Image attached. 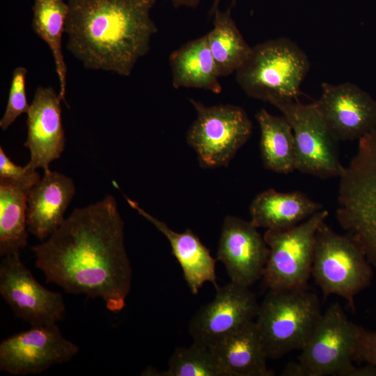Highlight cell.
<instances>
[{
	"mask_svg": "<svg viewBox=\"0 0 376 376\" xmlns=\"http://www.w3.org/2000/svg\"><path fill=\"white\" fill-rule=\"evenodd\" d=\"M62 99L51 86H38L27 112V138L24 146L30 151L26 165L44 171L49 164L61 157L65 138L61 120Z\"/></svg>",
	"mask_w": 376,
	"mask_h": 376,
	"instance_id": "cell-16",
	"label": "cell"
},
{
	"mask_svg": "<svg viewBox=\"0 0 376 376\" xmlns=\"http://www.w3.org/2000/svg\"><path fill=\"white\" fill-rule=\"evenodd\" d=\"M196 118L187 133V142L204 169L227 166L249 139L252 122L245 110L230 104L207 107L189 100Z\"/></svg>",
	"mask_w": 376,
	"mask_h": 376,
	"instance_id": "cell-7",
	"label": "cell"
},
{
	"mask_svg": "<svg viewBox=\"0 0 376 376\" xmlns=\"http://www.w3.org/2000/svg\"><path fill=\"white\" fill-rule=\"evenodd\" d=\"M75 194L72 180L50 169L31 189L27 201L29 233L47 240L63 223L64 213Z\"/></svg>",
	"mask_w": 376,
	"mask_h": 376,
	"instance_id": "cell-17",
	"label": "cell"
},
{
	"mask_svg": "<svg viewBox=\"0 0 376 376\" xmlns=\"http://www.w3.org/2000/svg\"><path fill=\"white\" fill-rule=\"evenodd\" d=\"M27 70L22 66L14 69L12 75L8 102L0 120V127L6 131L22 113H27L30 104L26 91Z\"/></svg>",
	"mask_w": 376,
	"mask_h": 376,
	"instance_id": "cell-27",
	"label": "cell"
},
{
	"mask_svg": "<svg viewBox=\"0 0 376 376\" xmlns=\"http://www.w3.org/2000/svg\"><path fill=\"white\" fill-rule=\"evenodd\" d=\"M0 293L15 314L31 326L55 324L63 318L62 295L39 283L23 264L19 252L1 260Z\"/></svg>",
	"mask_w": 376,
	"mask_h": 376,
	"instance_id": "cell-12",
	"label": "cell"
},
{
	"mask_svg": "<svg viewBox=\"0 0 376 376\" xmlns=\"http://www.w3.org/2000/svg\"><path fill=\"white\" fill-rule=\"evenodd\" d=\"M0 178L11 180L33 187L40 180V174L26 166H20L12 162L0 146Z\"/></svg>",
	"mask_w": 376,
	"mask_h": 376,
	"instance_id": "cell-28",
	"label": "cell"
},
{
	"mask_svg": "<svg viewBox=\"0 0 376 376\" xmlns=\"http://www.w3.org/2000/svg\"><path fill=\"white\" fill-rule=\"evenodd\" d=\"M33 187L0 178V256L19 252L27 244L28 196Z\"/></svg>",
	"mask_w": 376,
	"mask_h": 376,
	"instance_id": "cell-22",
	"label": "cell"
},
{
	"mask_svg": "<svg viewBox=\"0 0 376 376\" xmlns=\"http://www.w3.org/2000/svg\"><path fill=\"white\" fill-rule=\"evenodd\" d=\"M130 206L150 221L168 240L172 253L180 264L184 279L194 295H197L204 283L210 282L215 288L217 283L216 261L208 249L190 230L177 233L164 222L154 217L140 207L136 201L125 196Z\"/></svg>",
	"mask_w": 376,
	"mask_h": 376,
	"instance_id": "cell-18",
	"label": "cell"
},
{
	"mask_svg": "<svg viewBox=\"0 0 376 376\" xmlns=\"http://www.w3.org/2000/svg\"><path fill=\"white\" fill-rule=\"evenodd\" d=\"M31 27L49 47L59 82V96L65 100L67 66L62 51V37L69 11L64 0H33Z\"/></svg>",
	"mask_w": 376,
	"mask_h": 376,
	"instance_id": "cell-23",
	"label": "cell"
},
{
	"mask_svg": "<svg viewBox=\"0 0 376 376\" xmlns=\"http://www.w3.org/2000/svg\"><path fill=\"white\" fill-rule=\"evenodd\" d=\"M309 68L306 53L294 41L281 37L251 47L235 72V79L248 96L274 105L281 100H298Z\"/></svg>",
	"mask_w": 376,
	"mask_h": 376,
	"instance_id": "cell-4",
	"label": "cell"
},
{
	"mask_svg": "<svg viewBox=\"0 0 376 376\" xmlns=\"http://www.w3.org/2000/svg\"><path fill=\"white\" fill-rule=\"evenodd\" d=\"M169 64L174 88H201L215 94L222 91L207 34L173 51L169 56Z\"/></svg>",
	"mask_w": 376,
	"mask_h": 376,
	"instance_id": "cell-21",
	"label": "cell"
},
{
	"mask_svg": "<svg viewBox=\"0 0 376 376\" xmlns=\"http://www.w3.org/2000/svg\"><path fill=\"white\" fill-rule=\"evenodd\" d=\"M283 376H305L303 368L299 362H290L281 372Z\"/></svg>",
	"mask_w": 376,
	"mask_h": 376,
	"instance_id": "cell-30",
	"label": "cell"
},
{
	"mask_svg": "<svg viewBox=\"0 0 376 376\" xmlns=\"http://www.w3.org/2000/svg\"><path fill=\"white\" fill-rule=\"evenodd\" d=\"M328 215V211L322 209L292 228L266 230L263 237L269 253L262 279L267 288H307L316 231Z\"/></svg>",
	"mask_w": 376,
	"mask_h": 376,
	"instance_id": "cell-8",
	"label": "cell"
},
{
	"mask_svg": "<svg viewBox=\"0 0 376 376\" xmlns=\"http://www.w3.org/2000/svg\"><path fill=\"white\" fill-rule=\"evenodd\" d=\"M290 124L295 138V170L320 178L339 177L343 169L337 142L314 102L281 100L274 105Z\"/></svg>",
	"mask_w": 376,
	"mask_h": 376,
	"instance_id": "cell-10",
	"label": "cell"
},
{
	"mask_svg": "<svg viewBox=\"0 0 376 376\" xmlns=\"http://www.w3.org/2000/svg\"><path fill=\"white\" fill-rule=\"evenodd\" d=\"M373 267L350 236L337 233L325 221L319 226L311 276L324 300L331 295L339 296L354 313V298L370 285Z\"/></svg>",
	"mask_w": 376,
	"mask_h": 376,
	"instance_id": "cell-6",
	"label": "cell"
},
{
	"mask_svg": "<svg viewBox=\"0 0 376 376\" xmlns=\"http://www.w3.org/2000/svg\"><path fill=\"white\" fill-rule=\"evenodd\" d=\"M314 104L338 141H359L376 126V101L354 84L324 82Z\"/></svg>",
	"mask_w": 376,
	"mask_h": 376,
	"instance_id": "cell-14",
	"label": "cell"
},
{
	"mask_svg": "<svg viewBox=\"0 0 376 376\" xmlns=\"http://www.w3.org/2000/svg\"><path fill=\"white\" fill-rule=\"evenodd\" d=\"M160 376H224L208 347L195 343L189 347H177Z\"/></svg>",
	"mask_w": 376,
	"mask_h": 376,
	"instance_id": "cell-26",
	"label": "cell"
},
{
	"mask_svg": "<svg viewBox=\"0 0 376 376\" xmlns=\"http://www.w3.org/2000/svg\"><path fill=\"white\" fill-rule=\"evenodd\" d=\"M67 49L89 70L128 77L150 48L156 0H68Z\"/></svg>",
	"mask_w": 376,
	"mask_h": 376,
	"instance_id": "cell-2",
	"label": "cell"
},
{
	"mask_svg": "<svg viewBox=\"0 0 376 376\" xmlns=\"http://www.w3.org/2000/svg\"><path fill=\"white\" fill-rule=\"evenodd\" d=\"M252 222L234 216L224 220L217 260L225 266L230 281L250 287L263 278L269 249Z\"/></svg>",
	"mask_w": 376,
	"mask_h": 376,
	"instance_id": "cell-15",
	"label": "cell"
},
{
	"mask_svg": "<svg viewBox=\"0 0 376 376\" xmlns=\"http://www.w3.org/2000/svg\"><path fill=\"white\" fill-rule=\"evenodd\" d=\"M359 325L352 322L338 303L322 315L300 350L298 362L305 376H350Z\"/></svg>",
	"mask_w": 376,
	"mask_h": 376,
	"instance_id": "cell-9",
	"label": "cell"
},
{
	"mask_svg": "<svg viewBox=\"0 0 376 376\" xmlns=\"http://www.w3.org/2000/svg\"><path fill=\"white\" fill-rule=\"evenodd\" d=\"M231 8L210 12L213 28L207 34L208 43L219 77L234 73L250 54V47L231 16Z\"/></svg>",
	"mask_w": 376,
	"mask_h": 376,
	"instance_id": "cell-25",
	"label": "cell"
},
{
	"mask_svg": "<svg viewBox=\"0 0 376 376\" xmlns=\"http://www.w3.org/2000/svg\"><path fill=\"white\" fill-rule=\"evenodd\" d=\"M32 250L46 283L68 293L101 298L111 312L125 307L132 272L124 244V222L113 196L75 209Z\"/></svg>",
	"mask_w": 376,
	"mask_h": 376,
	"instance_id": "cell-1",
	"label": "cell"
},
{
	"mask_svg": "<svg viewBox=\"0 0 376 376\" xmlns=\"http://www.w3.org/2000/svg\"><path fill=\"white\" fill-rule=\"evenodd\" d=\"M175 8L185 7L188 8H196L201 0H169Z\"/></svg>",
	"mask_w": 376,
	"mask_h": 376,
	"instance_id": "cell-31",
	"label": "cell"
},
{
	"mask_svg": "<svg viewBox=\"0 0 376 376\" xmlns=\"http://www.w3.org/2000/svg\"><path fill=\"white\" fill-rule=\"evenodd\" d=\"M259 304L249 287L232 281L216 288L215 297L191 318L194 343L210 347L256 318Z\"/></svg>",
	"mask_w": 376,
	"mask_h": 376,
	"instance_id": "cell-13",
	"label": "cell"
},
{
	"mask_svg": "<svg viewBox=\"0 0 376 376\" xmlns=\"http://www.w3.org/2000/svg\"><path fill=\"white\" fill-rule=\"evenodd\" d=\"M255 117L260 131V150L265 167L279 173L295 170V138L288 120L264 109Z\"/></svg>",
	"mask_w": 376,
	"mask_h": 376,
	"instance_id": "cell-24",
	"label": "cell"
},
{
	"mask_svg": "<svg viewBox=\"0 0 376 376\" xmlns=\"http://www.w3.org/2000/svg\"><path fill=\"white\" fill-rule=\"evenodd\" d=\"M221 1L222 0H213V3H212V8L210 9V13L213 11L217 8H218L219 4ZM230 1H231V6L230 7H232L233 6H234L236 3L237 0H230Z\"/></svg>",
	"mask_w": 376,
	"mask_h": 376,
	"instance_id": "cell-32",
	"label": "cell"
},
{
	"mask_svg": "<svg viewBox=\"0 0 376 376\" xmlns=\"http://www.w3.org/2000/svg\"><path fill=\"white\" fill-rule=\"evenodd\" d=\"M301 191L279 192L273 189L258 194L249 206L251 221L257 228L285 230L298 225L322 210Z\"/></svg>",
	"mask_w": 376,
	"mask_h": 376,
	"instance_id": "cell-20",
	"label": "cell"
},
{
	"mask_svg": "<svg viewBox=\"0 0 376 376\" xmlns=\"http://www.w3.org/2000/svg\"><path fill=\"white\" fill-rule=\"evenodd\" d=\"M79 347L65 338L56 324L31 326L0 344V370L14 375L39 374L70 361Z\"/></svg>",
	"mask_w": 376,
	"mask_h": 376,
	"instance_id": "cell-11",
	"label": "cell"
},
{
	"mask_svg": "<svg viewBox=\"0 0 376 376\" xmlns=\"http://www.w3.org/2000/svg\"><path fill=\"white\" fill-rule=\"evenodd\" d=\"M353 359L354 362L369 363L376 367V331L359 326Z\"/></svg>",
	"mask_w": 376,
	"mask_h": 376,
	"instance_id": "cell-29",
	"label": "cell"
},
{
	"mask_svg": "<svg viewBox=\"0 0 376 376\" xmlns=\"http://www.w3.org/2000/svg\"><path fill=\"white\" fill-rule=\"evenodd\" d=\"M336 219L376 269V126L339 176Z\"/></svg>",
	"mask_w": 376,
	"mask_h": 376,
	"instance_id": "cell-3",
	"label": "cell"
},
{
	"mask_svg": "<svg viewBox=\"0 0 376 376\" xmlns=\"http://www.w3.org/2000/svg\"><path fill=\"white\" fill-rule=\"evenodd\" d=\"M224 376H272L255 321L209 347Z\"/></svg>",
	"mask_w": 376,
	"mask_h": 376,
	"instance_id": "cell-19",
	"label": "cell"
},
{
	"mask_svg": "<svg viewBox=\"0 0 376 376\" xmlns=\"http://www.w3.org/2000/svg\"><path fill=\"white\" fill-rule=\"evenodd\" d=\"M322 313L318 295L307 288L269 290L255 321L267 359L301 350Z\"/></svg>",
	"mask_w": 376,
	"mask_h": 376,
	"instance_id": "cell-5",
	"label": "cell"
}]
</instances>
